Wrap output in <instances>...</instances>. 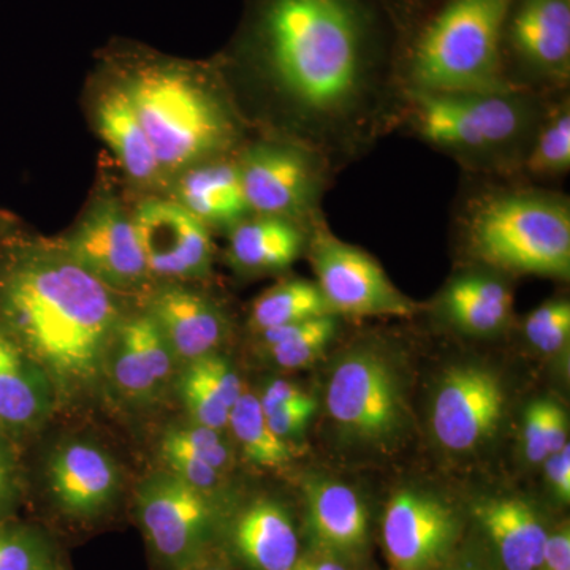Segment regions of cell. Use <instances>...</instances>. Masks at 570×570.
I'll return each instance as SVG.
<instances>
[{
	"instance_id": "18",
	"label": "cell",
	"mask_w": 570,
	"mask_h": 570,
	"mask_svg": "<svg viewBox=\"0 0 570 570\" xmlns=\"http://www.w3.org/2000/svg\"><path fill=\"white\" fill-rule=\"evenodd\" d=\"M431 309L434 317L463 335H499L513 317L510 276L469 265L450 277L431 303Z\"/></svg>"
},
{
	"instance_id": "22",
	"label": "cell",
	"mask_w": 570,
	"mask_h": 570,
	"mask_svg": "<svg viewBox=\"0 0 570 570\" xmlns=\"http://www.w3.org/2000/svg\"><path fill=\"white\" fill-rule=\"evenodd\" d=\"M228 542L249 570H292L299 558L294 520L275 499H255L239 510L228 528Z\"/></svg>"
},
{
	"instance_id": "9",
	"label": "cell",
	"mask_w": 570,
	"mask_h": 570,
	"mask_svg": "<svg viewBox=\"0 0 570 570\" xmlns=\"http://www.w3.org/2000/svg\"><path fill=\"white\" fill-rule=\"evenodd\" d=\"M499 67L509 91L546 97L570 91V0H510Z\"/></svg>"
},
{
	"instance_id": "36",
	"label": "cell",
	"mask_w": 570,
	"mask_h": 570,
	"mask_svg": "<svg viewBox=\"0 0 570 570\" xmlns=\"http://www.w3.org/2000/svg\"><path fill=\"white\" fill-rule=\"evenodd\" d=\"M22 489L21 464L14 441L0 433V521L11 519L20 501Z\"/></svg>"
},
{
	"instance_id": "47",
	"label": "cell",
	"mask_w": 570,
	"mask_h": 570,
	"mask_svg": "<svg viewBox=\"0 0 570 570\" xmlns=\"http://www.w3.org/2000/svg\"><path fill=\"white\" fill-rule=\"evenodd\" d=\"M59 570V569H58Z\"/></svg>"
},
{
	"instance_id": "35",
	"label": "cell",
	"mask_w": 570,
	"mask_h": 570,
	"mask_svg": "<svg viewBox=\"0 0 570 570\" xmlns=\"http://www.w3.org/2000/svg\"><path fill=\"white\" fill-rule=\"evenodd\" d=\"M164 434L170 438L171 441L178 442L184 449L200 456L220 474L225 475L230 471L234 455H232V450L228 448V442L223 436V431L189 422L186 425L167 428Z\"/></svg>"
},
{
	"instance_id": "42",
	"label": "cell",
	"mask_w": 570,
	"mask_h": 570,
	"mask_svg": "<svg viewBox=\"0 0 570 570\" xmlns=\"http://www.w3.org/2000/svg\"><path fill=\"white\" fill-rule=\"evenodd\" d=\"M547 434H549V456L560 452L568 441V419L560 404L549 400V414H547ZM547 456V459H549Z\"/></svg>"
},
{
	"instance_id": "4",
	"label": "cell",
	"mask_w": 570,
	"mask_h": 570,
	"mask_svg": "<svg viewBox=\"0 0 570 570\" xmlns=\"http://www.w3.org/2000/svg\"><path fill=\"white\" fill-rule=\"evenodd\" d=\"M554 97L404 91L396 132L444 154L463 175L515 179Z\"/></svg>"
},
{
	"instance_id": "20",
	"label": "cell",
	"mask_w": 570,
	"mask_h": 570,
	"mask_svg": "<svg viewBox=\"0 0 570 570\" xmlns=\"http://www.w3.org/2000/svg\"><path fill=\"white\" fill-rule=\"evenodd\" d=\"M148 313L163 332L178 365L219 352L230 330L219 303L178 285L157 291L149 302Z\"/></svg>"
},
{
	"instance_id": "17",
	"label": "cell",
	"mask_w": 570,
	"mask_h": 570,
	"mask_svg": "<svg viewBox=\"0 0 570 570\" xmlns=\"http://www.w3.org/2000/svg\"><path fill=\"white\" fill-rule=\"evenodd\" d=\"M47 482L58 509L77 520L102 515L121 490V474L111 455L82 441L56 449L48 460Z\"/></svg>"
},
{
	"instance_id": "37",
	"label": "cell",
	"mask_w": 570,
	"mask_h": 570,
	"mask_svg": "<svg viewBox=\"0 0 570 570\" xmlns=\"http://www.w3.org/2000/svg\"><path fill=\"white\" fill-rule=\"evenodd\" d=\"M547 414H549V400H535L524 412L523 450L524 456L532 464L543 463L549 456Z\"/></svg>"
},
{
	"instance_id": "46",
	"label": "cell",
	"mask_w": 570,
	"mask_h": 570,
	"mask_svg": "<svg viewBox=\"0 0 570 570\" xmlns=\"http://www.w3.org/2000/svg\"><path fill=\"white\" fill-rule=\"evenodd\" d=\"M449 570H461V568H459V569H449Z\"/></svg>"
},
{
	"instance_id": "11",
	"label": "cell",
	"mask_w": 570,
	"mask_h": 570,
	"mask_svg": "<svg viewBox=\"0 0 570 570\" xmlns=\"http://www.w3.org/2000/svg\"><path fill=\"white\" fill-rule=\"evenodd\" d=\"M306 254L314 283L336 316L411 318L422 309L392 283L373 255L337 238L326 217L311 227Z\"/></svg>"
},
{
	"instance_id": "40",
	"label": "cell",
	"mask_w": 570,
	"mask_h": 570,
	"mask_svg": "<svg viewBox=\"0 0 570 570\" xmlns=\"http://www.w3.org/2000/svg\"><path fill=\"white\" fill-rule=\"evenodd\" d=\"M538 570H570V531L569 524H561L553 532L549 531Z\"/></svg>"
},
{
	"instance_id": "29",
	"label": "cell",
	"mask_w": 570,
	"mask_h": 570,
	"mask_svg": "<svg viewBox=\"0 0 570 570\" xmlns=\"http://www.w3.org/2000/svg\"><path fill=\"white\" fill-rule=\"evenodd\" d=\"M333 314L335 313L317 284L296 277L273 285L255 298L250 307L249 326L258 335L277 326L298 324Z\"/></svg>"
},
{
	"instance_id": "14",
	"label": "cell",
	"mask_w": 570,
	"mask_h": 570,
	"mask_svg": "<svg viewBox=\"0 0 570 570\" xmlns=\"http://www.w3.org/2000/svg\"><path fill=\"white\" fill-rule=\"evenodd\" d=\"M61 243L82 268L111 291H130L151 277L132 214L111 198L94 204Z\"/></svg>"
},
{
	"instance_id": "31",
	"label": "cell",
	"mask_w": 570,
	"mask_h": 570,
	"mask_svg": "<svg viewBox=\"0 0 570 570\" xmlns=\"http://www.w3.org/2000/svg\"><path fill=\"white\" fill-rule=\"evenodd\" d=\"M228 428L234 433L245 459L255 466L284 468L294 459L291 444L273 433L266 422L261 401L254 393L243 392L232 411Z\"/></svg>"
},
{
	"instance_id": "24",
	"label": "cell",
	"mask_w": 570,
	"mask_h": 570,
	"mask_svg": "<svg viewBox=\"0 0 570 570\" xmlns=\"http://www.w3.org/2000/svg\"><path fill=\"white\" fill-rule=\"evenodd\" d=\"M309 230L281 217L249 216L228 232L227 262L246 276L287 272L306 253Z\"/></svg>"
},
{
	"instance_id": "41",
	"label": "cell",
	"mask_w": 570,
	"mask_h": 570,
	"mask_svg": "<svg viewBox=\"0 0 570 570\" xmlns=\"http://www.w3.org/2000/svg\"><path fill=\"white\" fill-rule=\"evenodd\" d=\"M546 464L547 482L554 497L561 502L570 499V445H564L560 452L553 453L543 461Z\"/></svg>"
},
{
	"instance_id": "39",
	"label": "cell",
	"mask_w": 570,
	"mask_h": 570,
	"mask_svg": "<svg viewBox=\"0 0 570 570\" xmlns=\"http://www.w3.org/2000/svg\"><path fill=\"white\" fill-rule=\"evenodd\" d=\"M313 397L305 390L292 382L284 381V379H275L268 382L262 395L258 396L261 406L264 409L265 414L281 411V409L295 406V404L303 403V401Z\"/></svg>"
},
{
	"instance_id": "12",
	"label": "cell",
	"mask_w": 570,
	"mask_h": 570,
	"mask_svg": "<svg viewBox=\"0 0 570 570\" xmlns=\"http://www.w3.org/2000/svg\"><path fill=\"white\" fill-rule=\"evenodd\" d=\"M508 395L502 379L480 365L445 371L431 404V428L448 452H478L497 436L505 417Z\"/></svg>"
},
{
	"instance_id": "7",
	"label": "cell",
	"mask_w": 570,
	"mask_h": 570,
	"mask_svg": "<svg viewBox=\"0 0 570 570\" xmlns=\"http://www.w3.org/2000/svg\"><path fill=\"white\" fill-rule=\"evenodd\" d=\"M235 157L253 216L281 217L307 230L325 219V195L337 174L321 154L298 142L261 137L246 141Z\"/></svg>"
},
{
	"instance_id": "27",
	"label": "cell",
	"mask_w": 570,
	"mask_h": 570,
	"mask_svg": "<svg viewBox=\"0 0 570 570\" xmlns=\"http://www.w3.org/2000/svg\"><path fill=\"white\" fill-rule=\"evenodd\" d=\"M96 126L122 170L138 184H156L164 170L122 86L100 97Z\"/></svg>"
},
{
	"instance_id": "10",
	"label": "cell",
	"mask_w": 570,
	"mask_h": 570,
	"mask_svg": "<svg viewBox=\"0 0 570 570\" xmlns=\"http://www.w3.org/2000/svg\"><path fill=\"white\" fill-rule=\"evenodd\" d=\"M135 505L146 543L165 570H189L206 561L220 521L212 494L157 471L141 480Z\"/></svg>"
},
{
	"instance_id": "15",
	"label": "cell",
	"mask_w": 570,
	"mask_h": 570,
	"mask_svg": "<svg viewBox=\"0 0 570 570\" xmlns=\"http://www.w3.org/2000/svg\"><path fill=\"white\" fill-rule=\"evenodd\" d=\"M149 276L204 279L214 247L208 228L175 200L149 198L132 214Z\"/></svg>"
},
{
	"instance_id": "44",
	"label": "cell",
	"mask_w": 570,
	"mask_h": 570,
	"mask_svg": "<svg viewBox=\"0 0 570 570\" xmlns=\"http://www.w3.org/2000/svg\"><path fill=\"white\" fill-rule=\"evenodd\" d=\"M390 10H392L393 18L396 17L397 13H401L404 9H407L412 3L417 2V0H387Z\"/></svg>"
},
{
	"instance_id": "3",
	"label": "cell",
	"mask_w": 570,
	"mask_h": 570,
	"mask_svg": "<svg viewBox=\"0 0 570 570\" xmlns=\"http://www.w3.org/2000/svg\"><path fill=\"white\" fill-rule=\"evenodd\" d=\"M452 216L468 265L569 281L570 197L561 189L463 175Z\"/></svg>"
},
{
	"instance_id": "34",
	"label": "cell",
	"mask_w": 570,
	"mask_h": 570,
	"mask_svg": "<svg viewBox=\"0 0 570 570\" xmlns=\"http://www.w3.org/2000/svg\"><path fill=\"white\" fill-rule=\"evenodd\" d=\"M159 455L167 468L165 471L171 472L194 489L214 497V493L223 485L224 474L165 434L160 438Z\"/></svg>"
},
{
	"instance_id": "32",
	"label": "cell",
	"mask_w": 570,
	"mask_h": 570,
	"mask_svg": "<svg viewBox=\"0 0 570 570\" xmlns=\"http://www.w3.org/2000/svg\"><path fill=\"white\" fill-rule=\"evenodd\" d=\"M43 532L11 519L0 521V570H58Z\"/></svg>"
},
{
	"instance_id": "16",
	"label": "cell",
	"mask_w": 570,
	"mask_h": 570,
	"mask_svg": "<svg viewBox=\"0 0 570 570\" xmlns=\"http://www.w3.org/2000/svg\"><path fill=\"white\" fill-rule=\"evenodd\" d=\"M174 352L148 311L124 317L108 355L105 379L127 403H156L174 381Z\"/></svg>"
},
{
	"instance_id": "28",
	"label": "cell",
	"mask_w": 570,
	"mask_h": 570,
	"mask_svg": "<svg viewBox=\"0 0 570 570\" xmlns=\"http://www.w3.org/2000/svg\"><path fill=\"white\" fill-rule=\"evenodd\" d=\"M570 171V91L554 97L517 181L560 189Z\"/></svg>"
},
{
	"instance_id": "1",
	"label": "cell",
	"mask_w": 570,
	"mask_h": 570,
	"mask_svg": "<svg viewBox=\"0 0 570 570\" xmlns=\"http://www.w3.org/2000/svg\"><path fill=\"white\" fill-rule=\"evenodd\" d=\"M387 0H249L232 67L262 137L321 154L337 175L395 134L404 91Z\"/></svg>"
},
{
	"instance_id": "30",
	"label": "cell",
	"mask_w": 570,
	"mask_h": 570,
	"mask_svg": "<svg viewBox=\"0 0 570 570\" xmlns=\"http://www.w3.org/2000/svg\"><path fill=\"white\" fill-rule=\"evenodd\" d=\"M341 317L325 316L258 333L265 354L284 370H302L324 354L340 332Z\"/></svg>"
},
{
	"instance_id": "19",
	"label": "cell",
	"mask_w": 570,
	"mask_h": 570,
	"mask_svg": "<svg viewBox=\"0 0 570 570\" xmlns=\"http://www.w3.org/2000/svg\"><path fill=\"white\" fill-rule=\"evenodd\" d=\"M306 534L313 551L336 560H358L370 542V515L352 487L336 480L305 483Z\"/></svg>"
},
{
	"instance_id": "43",
	"label": "cell",
	"mask_w": 570,
	"mask_h": 570,
	"mask_svg": "<svg viewBox=\"0 0 570 570\" xmlns=\"http://www.w3.org/2000/svg\"><path fill=\"white\" fill-rule=\"evenodd\" d=\"M292 570H347V568L336 558L313 551V554L299 557Z\"/></svg>"
},
{
	"instance_id": "23",
	"label": "cell",
	"mask_w": 570,
	"mask_h": 570,
	"mask_svg": "<svg viewBox=\"0 0 570 570\" xmlns=\"http://www.w3.org/2000/svg\"><path fill=\"white\" fill-rule=\"evenodd\" d=\"M234 156L216 157L183 171L175 187L176 204L193 214L208 230L225 234L253 216L247 206Z\"/></svg>"
},
{
	"instance_id": "8",
	"label": "cell",
	"mask_w": 570,
	"mask_h": 570,
	"mask_svg": "<svg viewBox=\"0 0 570 570\" xmlns=\"http://www.w3.org/2000/svg\"><path fill=\"white\" fill-rule=\"evenodd\" d=\"M326 409L343 436L363 448L387 449L407 425L400 374L374 346L347 352L333 367Z\"/></svg>"
},
{
	"instance_id": "13",
	"label": "cell",
	"mask_w": 570,
	"mask_h": 570,
	"mask_svg": "<svg viewBox=\"0 0 570 570\" xmlns=\"http://www.w3.org/2000/svg\"><path fill=\"white\" fill-rule=\"evenodd\" d=\"M459 535L455 509L425 491H397L382 519V540L393 570H438Z\"/></svg>"
},
{
	"instance_id": "26",
	"label": "cell",
	"mask_w": 570,
	"mask_h": 570,
	"mask_svg": "<svg viewBox=\"0 0 570 570\" xmlns=\"http://www.w3.org/2000/svg\"><path fill=\"white\" fill-rule=\"evenodd\" d=\"M183 366L176 389L190 422L224 431L245 392L235 367L219 352Z\"/></svg>"
},
{
	"instance_id": "33",
	"label": "cell",
	"mask_w": 570,
	"mask_h": 570,
	"mask_svg": "<svg viewBox=\"0 0 570 570\" xmlns=\"http://www.w3.org/2000/svg\"><path fill=\"white\" fill-rule=\"evenodd\" d=\"M523 335L542 354L564 351L570 337V302L551 298L532 309L523 321Z\"/></svg>"
},
{
	"instance_id": "45",
	"label": "cell",
	"mask_w": 570,
	"mask_h": 570,
	"mask_svg": "<svg viewBox=\"0 0 570 570\" xmlns=\"http://www.w3.org/2000/svg\"><path fill=\"white\" fill-rule=\"evenodd\" d=\"M189 570H228L225 568H220V566L209 564L208 561L202 562V564L195 566V568Z\"/></svg>"
},
{
	"instance_id": "5",
	"label": "cell",
	"mask_w": 570,
	"mask_h": 570,
	"mask_svg": "<svg viewBox=\"0 0 570 570\" xmlns=\"http://www.w3.org/2000/svg\"><path fill=\"white\" fill-rule=\"evenodd\" d=\"M510 0H417L395 17L403 91H509L499 36Z\"/></svg>"
},
{
	"instance_id": "38",
	"label": "cell",
	"mask_w": 570,
	"mask_h": 570,
	"mask_svg": "<svg viewBox=\"0 0 570 570\" xmlns=\"http://www.w3.org/2000/svg\"><path fill=\"white\" fill-rule=\"evenodd\" d=\"M317 411V401L314 397L295 404V406L281 409V411L265 414L266 422L277 438L291 444L294 439L303 436L307 423L314 417Z\"/></svg>"
},
{
	"instance_id": "21",
	"label": "cell",
	"mask_w": 570,
	"mask_h": 570,
	"mask_svg": "<svg viewBox=\"0 0 570 570\" xmlns=\"http://www.w3.org/2000/svg\"><path fill=\"white\" fill-rule=\"evenodd\" d=\"M58 406L48 377L0 330V433L13 441L39 430Z\"/></svg>"
},
{
	"instance_id": "6",
	"label": "cell",
	"mask_w": 570,
	"mask_h": 570,
	"mask_svg": "<svg viewBox=\"0 0 570 570\" xmlns=\"http://www.w3.org/2000/svg\"><path fill=\"white\" fill-rule=\"evenodd\" d=\"M178 62L146 61L122 81L164 174L234 156L245 119L224 77Z\"/></svg>"
},
{
	"instance_id": "25",
	"label": "cell",
	"mask_w": 570,
	"mask_h": 570,
	"mask_svg": "<svg viewBox=\"0 0 570 570\" xmlns=\"http://www.w3.org/2000/svg\"><path fill=\"white\" fill-rule=\"evenodd\" d=\"M474 513L502 569H539L549 531L530 502L513 497L483 499Z\"/></svg>"
},
{
	"instance_id": "2",
	"label": "cell",
	"mask_w": 570,
	"mask_h": 570,
	"mask_svg": "<svg viewBox=\"0 0 570 570\" xmlns=\"http://www.w3.org/2000/svg\"><path fill=\"white\" fill-rule=\"evenodd\" d=\"M115 291L63 247L0 212V330L43 371L58 406L99 390L122 322Z\"/></svg>"
}]
</instances>
